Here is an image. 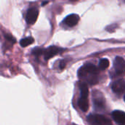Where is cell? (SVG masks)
<instances>
[{
	"label": "cell",
	"mask_w": 125,
	"mask_h": 125,
	"mask_svg": "<svg viewBox=\"0 0 125 125\" xmlns=\"http://www.w3.org/2000/svg\"><path fill=\"white\" fill-rule=\"evenodd\" d=\"M114 69L117 74L121 75L125 71V60L121 57H116L114 63Z\"/></svg>",
	"instance_id": "4"
},
{
	"label": "cell",
	"mask_w": 125,
	"mask_h": 125,
	"mask_svg": "<svg viewBox=\"0 0 125 125\" xmlns=\"http://www.w3.org/2000/svg\"><path fill=\"white\" fill-rule=\"evenodd\" d=\"M32 54L34 56H40L43 54V50L39 47H36L32 50Z\"/></svg>",
	"instance_id": "14"
},
{
	"label": "cell",
	"mask_w": 125,
	"mask_h": 125,
	"mask_svg": "<svg viewBox=\"0 0 125 125\" xmlns=\"http://www.w3.org/2000/svg\"><path fill=\"white\" fill-rule=\"evenodd\" d=\"M109 66V60L106 58L101 59L99 63V68L102 70H105Z\"/></svg>",
	"instance_id": "13"
},
{
	"label": "cell",
	"mask_w": 125,
	"mask_h": 125,
	"mask_svg": "<svg viewBox=\"0 0 125 125\" xmlns=\"http://www.w3.org/2000/svg\"><path fill=\"white\" fill-rule=\"evenodd\" d=\"M65 66H66L65 61H64V60H62V61L60 62V63H59V69H64Z\"/></svg>",
	"instance_id": "16"
},
{
	"label": "cell",
	"mask_w": 125,
	"mask_h": 125,
	"mask_svg": "<svg viewBox=\"0 0 125 125\" xmlns=\"http://www.w3.org/2000/svg\"><path fill=\"white\" fill-rule=\"evenodd\" d=\"M78 106L80 108V109L83 111V112H86L89 110V101H88V98H83V97H81L78 99Z\"/></svg>",
	"instance_id": "9"
},
{
	"label": "cell",
	"mask_w": 125,
	"mask_h": 125,
	"mask_svg": "<svg viewBox=\"0 0 125 125\" xmlns=\"http://www.w3.org/2000/svg\"><path fill=\"white\" fill-rule=\"evenodd\" d=\"M79 15H77V14H71V15H67L64 20V23L67 25L68 27H74L75 26L78 21H79Z\"/></svg>",
	"instance_id": "8"
},
{
	"label": "cell",
	"mask_w": 125,
	"mask_h": 125,
	"mask_svg": "<svg viewBox=\"0 0 125 125\" xmlns=\"http://www.w3.org/2000/svg\"><path fill=\"white\" fill-rule=\"evenodd\" d=\"M88 74L90 75H97L99 73V69L92 63H86L83 66Z\"/></svg>",
	"instance_id": "10"
},
{
	"label": "cell",
	"mask_w": 125,
	"mask_h": 125,
	"mask_svg": "<svg viewBox=\"0 0 125 125\" xmlns=\"http://www.w3.org/2000/svg\"><path fill=\"white\" fill-rule=\"evenodd\" d=\"M93 102H94V106L97 111H101L105 108V99L103 96L102 94L100 92H94L93 94Z\"/></svg>",
	"instance_id": "2"
},
{
	"label": "cell",
	"mask_w": 125,
	"mask_h": 125,
	"mask_svg": "<svg viewBox=\"0 0 125 125\" xmlns=\"http://www.w3.org/2000/svg\"><path fill=\"white\" fill-rule=\"evenodd\" d=\"M39 11L36 7H31L27 10L26 15V21L28 24L31 25L34 24L38 17Z\"/></svg>",
	"instance_id": "3"
},
{
	"label": "cell",
	"mask_w": 125,
	"mask_h": 125,
	"mask_svg": "<svg viewBox=\"0 0 125 125\" xmlns=\"http://www.w3.org/2000/svg\"><path fill=\"white\" fill-rule=\"evenodd\" d=\"M114 122L119 125H125V113L121 111H115L112 113Z\"/></svg>",
	"instance_id": "7"
},
{
	"label": "cell",
	"mask_w": 125,
	"mask_h": 125,
	"mask_svg": "<svg viewBox=\"0 0 125 125\" xmlns=\"http://www.w3.org/2000/svg\"><path fill=\"white\" fill-rule=\"evenodd\" d=\"M112 90L115 94H121L125 91V80H119L112 85Z\"/></svg>",
	"instance_id": "5"
},
{
	"label": "cell",
	"mask_w": 125,
	"mask_h": 125,
	"mask_svg": "<svg viewBox=\"0 0 125 125\" xmlns=\"http://www.w3.org/2000/svg\"><path fill=\"white\" fill-rule=\"evenodd\" d=\"M124 99H125V97H124Z\"/></svg>",
	"instance_id": "18"
},
{
	"label": "cell",
	"mask_w": 125,
	"mask_h": 125,
	"mask_svg": "<svg viewBox=\"0 0 125 125\" xmlns=\"http://www.w3.org/2000/svg\"><path fill=\"white\" fill-rule=\"evenodd\" d=\"M34 42V38L31 37H27L25 38H23L20 41V45L22 47H26L29 45H31Z\"/></svg>",
	"instance_id": "12"
},
{
	"label": "cell",
	"mask_w": 125,
	"mask_h": 125,
	"mask_svg": "<svg viewBox=\"0 0 125 125\" xmlns=\"http://www.w3.org/2000/svg\"><path fill=\"white\" fill-rule=\"evenodd\" d=\"M70 1H77V0H70Z\"/></svg>",
	"instance_id": "17"
},
{
	"label": "cell",
	"mask_w": 125,
	"mask_h": 125,
	"mask_svg": "<svg viewBox=\"0 0 125 125\" xmlns=\"http://www.w3.org/2000/svg\"><path fill=\"white\" fill-rule=\"evenodd\" d=\"M87 121L91 125H113L110 119L100 114H90Z\"/></svg>",
	"instance_id": "1"
},
{
	"label": "cell",
	"mask_w": 125,
	"mask_h": 125,
	"mask_svg": "<svg viewBox=\"0 0 125 125\" xmlns=\"http://www.w3.org/2000/svg\"><path fill=\"white\" fill-rule=\"evenodd\" d=\"M61 51V49L59 47L56 46H50L48 48H47L46 49L43 50V55L45 60H49L50 58L54 57L55 55H56L57 54H59V52Z\"/></svg>",
	"instance_id": "6"
},
{
	"label": "cell",
	"mask_w": 125,
	"mask_h": 125,
	"mask_svg": "<svg viewBox=\"0 0 125 125\" xmlns=\"http://www.w3.org/2000/svg\"><path fill=\"white\" fill-rule=\"evenodd\" d=\"M80 91H81V97L88 98L89 96V88L86 83L81 82L79 84Z\"/></svg>",
	"instance_id": "11"
},
{
	"label": "cell",
	"mask_w": 125,
	"mask_h": 125,
	"mask_svg": "<svg viewBox=\"0 0 125 125\" xmlns=\"http://www.w3.org/2000/svg\"><path fill=\"white\" fill-rule=\"evenodd\" d=\"M4 38H6V40L10 42V43H15V38L10 34H5L4 35Z\"/></svg>",
	"instance_id": "15"
}]
</instances>
